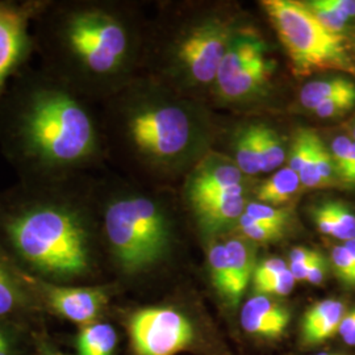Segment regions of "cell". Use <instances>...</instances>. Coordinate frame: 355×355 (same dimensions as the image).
<instances>
[{
    "instance_id": "cell-25",
    "label": "cell",
    "mask_w": 355,
    "mask_h": 355,
    "mask_svg": "<svg viewBox=\"0 0 355 355\" xmlns=\"http://www.w3.org/2000/svg\"><path fill=\"white\" fill-rule=\"evenodd\" d=\"M318 21L330 32L343 35L349 19L333 3V0H312L305 3Z\"/></svg>"
},
{
    "instance_id": "cell-35",
    "label": "cell",
    "mask_w": 355,
    "mask_h": 355,
    "mask_svg": "<svg viewBox=\"0 0 355 355\" xmlns=\"http://www.w3.org/2000/svg\"><path fill=\"white\" fill-rule=\"evenodd\" d=\"M286 270H288L286 261H283L282 258H278V257L268 258V259L261 262L259 265H257V267H255L253 275L254 286L262 284L263 282L279 275Z\"/></svg>"
},
{
    "instance_id": "cell-17",
    "label": "cell",
    "mask_w": 355,
    "mask_h": 355,
    "mask_svg": "<svg viewBox=\"0 0 355 355\" xmlns=\"http://www.w3.org/2000/svg\"><path fill=\"white\" fill-rule=\"evenodd\" d=\"M263 49V44L252 35H243L230 41L216 76L217 87L224 86L233 76L239 74L242 69L265 57Z\"/></svg>"
},
{
    "instance_id": "cell-9",
    "label": "cell",
    "mask_w": 355,
    "mask_h": 355,
    "mask_svg": "<svg viewBox=\"0 0 355 355\" xmlns=\"http://www.w3.org/2000/svg\"><path fill=\"white\" fill-rule=\"evenodd\" d=\"M44 0H0V95L35 57L33 24Z\"/></svg>"
},
{
    "instance_id": "cell-45",
    "label": "cell",
    "mask_w": 355,
    "mask_h": 355,
    "mask_svg": "<svg viewBox=\"0 0 355 355\" xmlns=\"http://www.w3.org/2000/svg\"><path fill=\"white\" fill-rule=\"evenodd\" d=\"M343 341L347 343L349 346H355V328L346 338H343Z\"/></svg>"
},
{
    "instance_id": "cell-31",
    "label": "cell",
    "mask_w": 355,
    "mask_h": 355,
    "mask_svg": "<svg viewBox=\"0 0 355 355\" xmlns=\"http://www.w3.org/2000/svg\"><path fill=\"white\" fill-rule=\"evenodd\" d=\"M296 280L288 270L283 271L279 275L263 282L262 284L254 286V290L258 295H266V296H287L291 293L295 287Z\"/></svg>"
},
{
    "instance_id": "cell-8",
    "label": "cell",
    "mask_w": 355,
    "mask_h": 355,
    "mask_svg": "<svg viewBox=\"0 0 355 355\" xmlns=\"http://www.w3.org/2000/svg\"><path fill=\"white\" fill-rule=\"evenodd\" d=\"M23 274L40 309L79 328L101 321L111 300L107 284H58Z\"/></svg>"
},
{
    "instance_id": "cell-15",
    "label": "cell",
    "mask_w": 355,
    "mask_h": 355,
    "mask_svg": "<svg viewBox=\"0 0 355 355\" xmlns=\"http://www.w3.org/2000/svg\"><path fill=\"white\" fill-rule=\"evenodd\" d=\"M345 313V304L336 299H325L312 305L302 324L303 343L318 345L331 338L340 329Z\"/></svg>"
},
{
    "instance_id": "cell-36",
    "label": "cell",
    "mask_w": 355,
    "mask_h": 355,
    "mask_svg": "<svg viewBox=\"0 0 355 355\" xmlns=\"http://www.w3.org/2000/svg\"><path fill=\"white\" fill-rule=\"evenodd\" d=\"M11 321L0 320V355H20V341Z\"/></svg>"
},
{
    "instance_id": "cell-7",
    "label": "cell",
    "mask_w": 355,
    "mask_h": 355,
    "mask_svg": "<svg viewBox=\"0 0 355 355\" xmlns=\"http://www.w3.org/2000/svg\"><path fill=\"white\" fill-rule=\"evenodd\" d=\"M128 331L136 355H178L193 343L190 320L171 306H145L128 318Z\"/></svg>"
},
{
    "instance_id": "cell-34",
    "label": "cell",
    "mask_w": 355,
    "mask_h": 355,
    "mask_svg": "<svg viewBox=\"0 0 355 355\" xmlns=\"http://www.w3.org/2000/svg\"><path fill=\"white\" fill-rule=\"evenodd\" d=\"M315 154H316V167H318V175L321 178V182L324 186H329L333 182L336 170H334L330 153L318 136L315 144Z\"/></svg>"
},
{
    "instance_id": "cell-13",
    "label": "cell",
    "mask_w": 355,
    "mask_h": 355,
    "mask_svg": "<svg viewBox=\"0 0 355 355\" xmlns=\"http://www.w3.org/2000/svg\"><path fill=\"white\" fill-rule=\"evenodd\" d=\"M225 249L228 255L229 284L227 302L232 306L240 303L242 295L249 286V282L253 279L255 271V246L254 242L246 239H233L225 242Z\"/></svg>"
},
{
    "instance_id": "cell-14",
    "label": "cell",
    "mask_w": 355,
    "mask_h": 355,
    "mask_svg": "<svg viewBox=\"0 0 355 355\" xmlns=\"http://www.w3.org/2000/svg\"><path fill=\"white\" fill-rule=\"evenodd\" d=\"M242 184V171L237 164L227 158L209 157L196 167L190 183H187V196H195L208 191Z\"/></svg>"
},
{
    "instance_id": "cell-32",
    "label": "cell",
    "mask_w": 355,
    "mask_h": 355,
    "mask_svg": "<svg viewBox=\"0 0 355 355\" xmlns=\"http://www.w3.org/2000/svg\"><path fill=\"white\" fill-rule=\"evenodd\" d=\"M331 263L340 279L355 286V262L343 245L334 246L331 252Z\"/></svg>"
},
{
    "instance_id": "cell-29",
    "label": "cell",
    "mask_w": 355,
    "mask_h": 355,
    "mask_svg": "<svg viewBox=\"0 0 355 355\" xmlns=\"http://www.w3.org/2000/svg\"><path fill=\"white\" fill-rule=\"evenodd\" d=\"M336 224V239L346 242L355 239V215L340 202H328Z\"/></svg>"
},
{
    "instance_id": "cell-38",
    "label": "cell",
    "mask_w": 355,
    "mask_h": 355,
    "mask_svg": "<svg viewBox=\"0 0 355 355\" xmlns=\"http://www.w3.org/2000/svg\"><path fill=\"white\" fill-rule=\"evenodd\" d=\"M321 257V254L318 253L312 257L311 259L308 261H303V262H297V263H290V271H291L292 275L296 282H306V277H308V272H309V268L312 267V265L318 261V258Z\"/></svg>"
},
{
    "instance_id": "cell-6",
    "label": "cell",
    "mask_w": 355,
    "mask_h": 355,
    "mask_svg": "<svg viewBox=\"0 0 355 355\" xmlns=\"http://www.w3.org/2000/svg\"><path fill=\"white\" fill-rule=\"evenodd\" d=\"M290 55L296 73L320 69H350L343 35L330 32L303 1L265 0L261 3Z\"/></svg>"
},
{
    "instance_id": "cell-39",
    "label": "cell",
    "mask_w": 355,
    "mask_h": 355,
    "mask_svg": "<svg viewBox=\"0 0 355 355\" xmlns=\"http://www.w3.org/2000/svg\"><path fill=\"white\" fill-rule=\"evenodd\" d=\"M325 270H327L325 261H324V257L321 255L318 261L312 265V267L309 268L306 282L311 283V284H315V286H320L325 279Z\"/></svg>"
},
{
    "instance_id": "cell-22",
    "label": "cell",
    "mask_w": 355,
    "mask_h": 355,
    "mask_svg": "<svg viewBox=\"0 0 355 355\" xmlns=\"http://www.w3.org/2000/svg\"><path fill=\"white\" fill-rule=\"evenodd\" d=\"M236 164L242 174L257 175L262 173L258 125L245 128L240 133L236 145Z\"/></svg>"
},
{
    "instance_id": "cell-10",
    "label": "cell",
    "mask_w": 355,
    "mask_h": 355,
    "mask_svg": "<svg viewBox=\"0 0 355 355\" xmlns=\"http://www.w3.org/2000/svg\"><path fill=\"white\" fill-rule=\"evenodd\" d=\"M228 28L209 21L191 31L178 44L177 58L191 76L200 83L216 80L220 64L228 49Z\"/></svg>"
},
{
    "instance_id": "cell-24",
    "label": "cell",
    "mask_w": 355,
    "mask_h": 355,
    "mask_svg": "<svg viewBox=\"0 0 355 355\" xmlns=\"http://www.w3.org/2000/svg\"><path fill=\"white\" fill-rule=\"evenodd\" d=\"M259 145H261V162L262 173H268L283 165L286 152L282 146L278 133L265 125H258Z\"/></svg>"
},
{
    "instance_id": "cell-46",
    "label": "cell",
    "mask_w": 355,
    "mask_h": 355,
    "mask_svg": "<svg viewBox=\"0 0 355 355\" xmlns=\"http://www.w3.org/2000/svg\"><path fill=\"white\" fill-rule=\"evenodd\" d=\"M316 355H341V354H337V353H318V354Z\"/></svg>"
},
{
    "instance_id": "cell-43",
    "label": "cell",
    "mask_w": 355,
    "mask_h": 355,
    "mask_svg": "<svg viewBox=\"0 0 355 355\" xmlns=\"http://www.w3.org/2000/svg\"><path fill=\"white\" fill-rule=\"evenodd\" d=\"M343 180L349 182V183H355V142L353 144V150H352V157H350V162H349V168H347L346 177Z\"/></svg>"
},
{
    "instance_id": "cell-30",
    "label": "cell",
    "mask_w": 355,
    "mask_h": 355,
    "mask_svg": "<svg viewBox=\"0 0 355 355\" xmlns=\"http://www.w3.org/2000/svg\"><path fill=\"white\" fill-rule=\"evenodd\" d=\"M355 107V89L337 95L331 98L329 101L320 104L318 108L313 110V112L318 114L321 119H330V117H337L341 114L349 112Z\"/></svg>"
},
{
    "instance_id": "cell-23",
    "label": "cell",
    "mask_w": 355,
    "mask_h": 355,
    "mask_svg": "<svg viewBox=\"0 0 355 355\" xmlns=\"http://www.w3.org/2000/svg\"><path fill=\"white\" fill-rule=\"evenodd\" d=\"M207 262L211 272V279L217 292L227 300L228 297L230 274H229L228 255L225 243L214 242L208 248Z\"/></svg>"
},
{
    "instance_id": "cell-26",
    "label": "cell",
    "mask_w": 355,
    "mask_h": 355,
    "mask_svg": "<svg viewBox=\"0 0 355 355\" xmlns=\"http://www.w3.org/2000/svg\"><path fill=\"white\" fill-rule=\"evenodd\" d=\"M239 229L246 240L257 243L279 241L284 236V229L266 223H261L243 214L239 221Z\"/></svg>"
},
{
    "instance_id": "cell-33",
    "label": "cell",
    "mask_w": 355,
    "mask_h": 355,
    "mask_svg": "<svg viewBox=\"0 0 355 355\" xmlns=\"http://www.w3.org/2000/svg\"><path fill=\"white\" fill-rule=\"evenodd\" d=\"M353 141L345 136H338L333 140L331 144V159L336 174L345 179L347 168H349V162L352 157V150H353Z\"/></svg>"
},
{
    "instance_id": "cell-19",
    "label": "cell",
    "mask_w": 355,
    "mask_h": 355,
    "mask_svg": "<svg viewBox=\"0 0 355 355\" xmlns=\"http://www.w3.org/2000/svg\"><path fill=\"white\" fill-rule=\"evenodd\" d=\"M270 73L271 64L267 62L265 57H262L242 69L239 74L233 76L224 86L218 87V92L225 99H241L253 94L255 89H259L265 83Z\"/></svg>"
},
{
    "instance_id": "cell-37",
    "label": "cell",
    "mask_w": 355,
    "mask_h": 355,
    "mask_svg": "<svg viewBox=\"0 0 355 355\" xmlns=\"http://www.w3.org/2000/svg\"><path fill=\"white\" fill-rule=\"evenodd\" d=\"M312 217L318 225V230L322 234L331 236L336 239V224L328 202L315 207L312 211Z\"/></svg>"
},
{
    "instance_id": "cell-18",
    "label": "cell",
    "mask_w": 355,
    "mask_h": 355,
    "mask_svg": "<svg viewBox=\"0 0 355 355\" xmlns=\"http://www.w3.org/2000/svg\"><path fill=\"white\" fill-rule=\"evenodd\" d=\"M117 333L108 322L96 321L79 328L76 337V355H114Z\"/></svg>"
},
{
    "instance_id": "cell-41",
    "label": "cell",
    "mask_w": 355,
    "mask_h": 355,
    "mask_svg": "<svg viewBox=\"0 0 355 355\" xmlns=\"http://www.w3.org/2000/svg\"><path fill=\"white\" fill-rule=\"evenodd\" d=\"M36 346H37L38 355H66L61 350H58L51 341L42 337H37Z\"/></svg>"
},
{
    "instance_id": "cell-27",
    "label": "cell",
    "mask_w": 355,
    "mask_h": 355,
    "mask_svg": "<svg viewBox=\"0 0 355 355\" xmlns=\"http://www.w3.org/2000/svg\"><path fill=\"white\" fill-rule=\"evenodd\" d=\"M316 136L318 135L309 129H300L295 136V140L292 142L291 152H290L288 167L293 171H296L297 174L300 173V170L304 167L305 164L312 155Z\"/></svg>"
},
{
    "instance_id": "cell-2",
    "label": "cell",
    "mask_w": 355,
    "mask_h": 355,
    "mask_svg": "<svg viewBox=\"0 0 355 355\" xmlns=\"http://www.w3.org/2000/svg\"><path fill=\"white\" fill-rule=\"evenodd\" d=\"M99 225L89 175L21 182L0 191V249L37 279L92 284Z\"/></svg>"
},
{
    "instance_id": "cell-40",
    "label": "cell",
    "mask_w": 355,
    "mask_h": 355,
    "mask_svg": "<svg viewBox=\"0 0 355 355\" xmlns=\"http://www.w3.org/2000/svg\"><path fill=\"white\" fill-rule=\"evenodd\" d=\"M318 254L316 250H311L308 248H295L292 249L290 253V263H297V262H303V261H308L312 257H315Z\"/></svg>"
},
{
    "instance_id": "cell-28",
    "label": "cell",
    "mask_w": 355,
    "mask_h": 355,
    "mask_svg": "<svg viewBox=\"0 0 355 355\" xmlns=\"http://www.w3.org/2000/svg\"><path fill=\"white\" fill-rule=\"evenodd\" d=\"M245 214L254 220L286 228L291 220V211L287 208H278L268 204L248 203Z\"/></svg>"
},
{
    "instance_id": "cell-3",
    "label": "cell",
    "mask_w": 355,
    "mask_h": 355,
    "mask_svg": "<svg viewBox=\"0 0 355 355\" xmlns=\"http://www.w3.org/2000/svg\"><path fill=\"white\" fill-rule=\"evenodd\" d=\"M33 40L38 66L89 102L123 80L135 53L127 17L89 0H44Z\"/></svg>"
},
{
    "instance_id": "cell-21",
    "label": "cell",
    "mask_w": 355,
    "mask_h": 355,
    "mask_svg": "<svg viewBox=\"0 0 355 355\" xmlns=\"http://www.w3.org/2000/svg\"><path fill=\"white\" fill-rule=\"evenodd\" d=\"M355 83L345 76H331L327 79L308 82L300 91V102L306 110H315L331 98L354 91Z\"/></svg>"
},
{
    "instance_id": "cell-44",
    "label": "cell",
    "mask_w": 355,
    "mask_h": 355,
    "mask_svg": "<svg viewBox=\"0 0 355 355\" xmlns=\"http://www.w3.org/2000/svg\"><path fill=\"white\" fill-rule=\"evenodd\" d=\"M343 245L347 249V252L350 253L353 261L355 262V239L354 240H350V241L343 242Z\"/></svg>"
},
{
    "instance_id": "cell-1",
    "label": "cell",
    "mask_w": 355,
    "mask_h": 355,
    "mask_svg": "<svg viewBox=\"0 0 355 355\" xmlns=\"http://www.w3.org/2000/svg\"><path fill=\"white\" fill-rule=\"evenodd\" d=\"M0 153L21 182L89 175L104 137L91 102L29 64L0 95Z\"/></svg>"
},
{
    "instance_id": "cell-47",
    "label": "cell",
    "mask_w": 355,
    "mask_h": 355,
    "mask_svg": "<svg viewBox=\"0 0 355 355\" xmlns=\"http://www.w3.org/2000/svg\"><path fill=\"white\" fill-rule=\"evenodd\" d=\"M353 136H354V140H355V125H354V128H353Z\"/></svg>"
},
{
    "instance_id": "cell-11",
    "label": "cell",
    "mask_w": 355,
    "mask_h": 355,
    "mask_svg": "<svg viewBox=\"0 0 355 355\" xmlns=\"http://www.w3.org/2000/svg\"><path fill=\"white\" fill-rule=\"evenodd\" d=\"M38 309L23 271L0 249V320L15 321Z\"/></svg>"
},
{
    "instance_id": "cell-16",
    "label": "cell",
    "mask_w": 355,
    "mask_h": 355,
    "mask_svg": "<svg viewBox=\"0 0 355 355\" xmlns=\"http://www.w3.org/2000/svg\"><path fill=\"white\" fill-rule=\"evenodd\" d=\"M248 202L245 196H230L205 203L192 205L200 227L208 233L221 232L236 221H240L245 214Z\"/></svg>"
},
{
    "instance_id": "cell-42",
    "label": "cell",
    "mask_w": 355,
    "mask_h": 355,
    "mask_svg": "<svg viewBox=\"0 0 355 355\" xmlns=\"http://www.w3.org/2000/svg\"><path fill=\"white\" fill-rule=\"evenodd\" d=\"M333 3L349 20L355 17V0H333Z\"/></svg>"
},
{
    "instance_id": "cell-4",
    "label": "cell",
    "mask_w": 355,
    "mask_h": 355,
    "mask_svg": "<svg viewBox=\"0 0 355 355\" xmlns=\"http://www.w3.org/2000/svg\"><path fill=\"white\" fill-rule=\"evenodd\" d=\"M99 236L117 272L140 278L171 252L173 223L159 198L144 191H104L94 183Z\"/></svg>"
},
{
    "instance_id": "cell-5",
    "label": "cell",
    "mask_w": 355,
    "mask_h": 355,
    "mask_svg": "<svg viewBox=\"0 0 355 355\" xmlns=\"http://www.w3.org/2000/svg\"><path fill=\"white\" fill-rule=\"evenodd\" d=\"M112 111L121 144L148 167L165 166L189 145L190 120L178 105L136 94Z\"/></svg>"
},
{
    "instance_id": "cell-12",
    "label": "cell",
    "mask_w": 355,
    "mask_h": 355,
    "mask_svg": "<svg viewBox=\"0 0 355 355\" xmlns=\"http://www.w3.org/2000/svg\"><path fill=\"white\" fill-rule=\"evenodd\" d=\"M241 327L252 336L277 340L290 325V311L283 304L266 295H254L241 311Z\"/></svg>"
},
{
    "instance_id": "cell-20",
    "label": "cell",
    "mask_w": 355,
    "mask_h": 355,
    "mask_svg": "<svg viewBox=\"0 0 355 355\" xmlns=\"http://www.w3.org/2000/svg\"><path fill=\"white\" fill-rule=\"evenodd\" d=\"M302 186L300 177L290 167H283L263 182L257 191L259 203L278 207L287 203Z\"/></svg>"
}]
</instances>
